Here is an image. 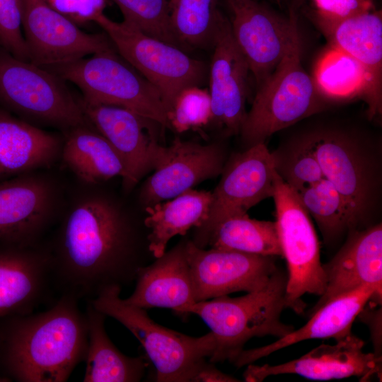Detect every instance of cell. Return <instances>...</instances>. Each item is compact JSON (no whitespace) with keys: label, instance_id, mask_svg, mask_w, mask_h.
Instances as JSON below:
<instances>
[{"label":"cell","instance_id":"6da1fadb","mask_svg":"<svg viewBox=\"0 0 382 382\" xmlns=\"http://www.w3.org/2000/svg\"><path fill=\"white\" fill-rule=\"evenodd\" d=\"M141 237L110 202L98 197L81 201L49 246L54 290L87 301L107 288L129 286L155 258L148 238Z\"/></svg>","mask_w":382,"mask_h":382},{"label":"cell","instance_id":"7a4b0ae2","mask_svg":"<svg viewBox=\"0 0 382 382\" xmlns=\"http://www.w3.org/2000/svg\"><path fill=\"white\" fill-rule=\"evenodd\" d=\"M79 300L62 294L47 310L0 319V368L18 382H64L84 362L88 335Z\"/></svg>","mask_w":382,"mask_h":382},{"label":"cell","instance_id":"3957f363","mask_svg":"<svg viewBox=\"0 0 382 382\" xmlns=\"http://www.w3.org/2000/svg\"><path fill=\"white\" fill-rule=\"evenodd\" d=\"M318 160L324 178L342 197L352 231L374 224L379 208L382 169L379 147L359 134L320 127L299 135Z\"/></svg>","mask_w":382,"mask_h":382},{"label":"cell","instance_id":"277c9868","mask_svg":"<svg viewBox=\"0 0 382 382\" xmlns=\"http://www.w3.org/2000/svg\"><path fill=\"white\" fill-rule=\"evenodd\" d=\"M286 274L278 269L259 290L239 297L224 295L198 301L183 310L181 314H195L211 329L216 347L210 362L233 363L251 338H280L294 330L281 320L286 308Z\"/></svg>","mask_w":382,"mask_h":382},{"label":"cell","instance_id":"5b68a950","mask_svg":"<svg viewBox=\"0 0 382 382\" xmlns=\"http://www.w3.org/2000/svg\"><path fill=\"white\" fill-rule=\"evenodd\" d=\"M286 50L272 74L257 88L239 134L248 147L312 115L318 108V89L301 64V41L294 13Z\"/></svg>","mask_w":382,"mask_h":382},{"label":"cell","instance_id":"8992f818","mask_svg":"<svg viewBox=\"0 0 382 382\" xmlns=\"http://www.w3.org/2000/svg\"><path fill=\"white\" fill-rule=\"evenodd\" d=\"M119 286L103 290L90 301L99 311L127 328L139 341L156 370L158 382H192L216 347L212 332L191 337L154 321L146 309L126 303Z\"/></svg>","mask_w":382,"mask_h":382},{"label":"cell","instance_id":"52a82bcc","mask_svg":"<svg viewBox=\"0 0 382 382\" xmlns=\"http://www.w3.org/2000/svg\"><path fill=\"white\" fill-rule=\"evenodd\" d=\"M43 68L75 84L88 103L122 107L170 127L158 90L115 50Z\"/></svg>","mask_w":382,"mask_h":382},{"label":"cell","instance_id":"ba28073f","mask_svg":"<svg viewBox=\"0 0 382 382\" xmlns=\"http://www.w3.org/2000/svg\"><path fill=\"white\" fill-rule=\"evenodd\" d=\"M64 82L53 72L0 49V105L21 119L67 131L88 124L80 100Z\"/></svg>","mask_w":382,"mask_h":382},{"label":"cell","instance_id":"9c48e42d","mask_svg":"<svg viewBox=\"0 0 382 382\" xmlns=\"http://www.w3.org/2000/svg\"><path fill=\"white\" fill-rule=\"evenodd\" d=\"M95 23L105 31L120 56L158 90L167 115L182 90L204 83L207 65L189 57L182 49L124 21H114L105 13Z\"/></svg>","mask_w":382,"mask_h":382},{"label":"cell","instance_id":"30bf717a","mask_svg":"<svg viewBox=\"0 0 382 382\" xmlns=\"http://www.w3.org/2000/svg\"><path fill=\"white\" fill-rule=\"evenodd\" d=\"M276 227L287 265L286 308L301 314L306 294L321 296L326 286L318 236L297 193L277 175L273 195Z\"/></svg>","mask_w":382,"mask_h":382},{"label":"cell","instance_id":"8fae6325","mask_svg":"<svg viewBox=\"0 0 382 382\" xmlns=\"http://www.w3.org/2000/svg\"><path fill=\"white\" fill-rule=\"evenodd\" d=\"M221 178L212 192V202L206 223L197 228L192 241L204 248L215 227L225 219L247 214L261 201L273 197L277 172L271 151L259 143L234 155L224 165Z\"/></svg>","mask_w":382,"mask_h":382},{"label":"cell","instance_id":"7c38bea8","mask_svg":"<svg viewBox=\"0 0 382 382\" xmlns=\"http://www.w3.org/2000/svg\"><path fill=\"white\" fill-rule=\"evenodd\" d=\"M29 61L45 67L115 50L105 33H87L43 0H21Z\"/></svg>","mask_w":382,"mask_h":382},{"label":"cell","instance_id":"4fadbf2b","mask_svg":"<svg viewBox=\"0 0 382 382\" xmlns=\"http://www.w3.org/2000/svg\"><path fill=\"white\" fill-rule=\"evenodd\" d=\"M186 255L196 302L259 290L278 270L274 257L216 248L206 250L192 241L186 242Z\"/></svg>","mask_w":382,"mask_h":382},{"label":"cell","instance_id":"5bb4252c","mask_svg":"<svg viewBox=\"0 0 382 382\" xmlns=\"http://www.w3.org/2000/svg\"><path fill=\"white\" fill-rule=\"evenodd\" d=\"M49 246L0 242V319L34 312L54 290Z\"/></svg>","mask_w":382,"mask_h":382},{"label":"cell","instance_id":"9a60e30c","mask_svg":"<svg viewBox=\"0 0 382 382\" xmlns=\"http://www.w3.org/2000/svg\"><path fill=\"white\" fill-rule=\"evenodd\" d=\"M364 341L352 333L336 340L335 345L322 344L299 358L277 365L248 364L243 372L247 382H260L269 376L297 374L311 380L328 381L352 376L361 381L381 376L382 357L366 353Z\"/></svg>","mask_w":382,"mask_h":382},{"label":"cell","instance_id":"2e32d148","mask_svg":"<svg viewBox=\"0 0 382 382\" xmlns=\"http://www.w3.org/2000/svg\"><path fill=\"white\" fill-rule=\"evenodd\" d=\"M80 102L89 123L108 141L122 161L126 187L135 185L154 169L163 146L150 131L152 121L122 107Z\"/></svg>","mask_w":382,"mask_h":382},{"label":"cell","instance_id":"e0dca14e","mask_svg":"<svg viewBox=\"0 0 382 382\" xmlns=\"http://www.w3.org/2000/svg\"><path fill=\"white\" fill-rule=\"evenodd\" d=\"M233 39L253 75L256 87L272 74L284 56L291 26L254 0H228Z\"/></svg>","mask_w":382,"mask_h":382},{"label":"cell","instance_id":"ac0fdd59","mask_svg":"<svg viewBox=\"0 0 382 382\" xmlns=\"http://www.w3.org/2000/svg\"><path fill=\"white\" fill-rule=\"evenodd\" d=\"M224 161L225 153L218 144L203 145L177 138L169 146H163L154 173L141 190V199L147 207L173 198L218 176Z\"/></svg>","mask_w":382,"mask_h":382},{"label":"cell","instance_id":"d6986e66","mask_svg":"<svg viewBox=\"0 0 382 382\" xmlns=\"http://www.w3.org/2000/svg\"><path fill=\"white\" fill-rule=\"evenodd\" d=\"M209 69L212 119L229 134H238L244 120L248 65L232 35L231 23L222 16L214 39Z\"/></svg>","mask_w":382,"mask_h":382},{"label":"cell","instance_id":"ffe728a7","mask_svg":"<svg viewBox=\"0 0 382 382\" xmlns=\"http://www.w3.org/2000/svg\"><path fill=\"white\" fill-rule=\"evenodd\" d=\"M54 192L47 180L23 174L0 182V242H40L52 218Z\"/></svg>","mask_w":382,"mask_h":382},{"label":"cell","instance_id":"44dd1931","mask_svg":"<svg viewBox=\"0 0 382 382\" xmlns=\"http://www.w3.org/2000/svg\"><path fill=\"white\" fill-rule=\"evenodd\" d=\"M381 292L374 286L364 285L342 294L311 312L308 321L301 328L267 345L243 349L233 364L240 368L307 340L343 338L352 333L353 322L369 302L381 304Z\"/></svg>","mask_w":382,"mask_h":382},{"label":"cell","instance_id":"7402d4cb","mask_svg":"<svg viewBox=\"0 0 382 382\" xmlns=\"http://www.w3.org/2000/svg\"><path fill=\"white\" fill-rule=\"evenodd\" d=\"M326 286L311 312L330 299L364 285L382 291V226L350 231L334 257L323 265Z\"/></svg>","mask_w":382,"mask_h":382},{"label":"cell","instance_id":"603a6c76","mask_svg":"<svg viewBox=\"0 0 382 382\" xmlns=\"http://www.w3.org/2000/svg\"><path fill=\"white\" fill-rule=\"evenodd\" d=\"M186 242H180L156 260L141 267L134 291L124 301L144 309L171 308L179 314L196 303L186 255Z\"/></svg>","mask_w":382,"mask_h":382},{"label":"cell","instance_id":"cb8c5ba5","mask_svg":"<svg viewBox=\"0 0 382 382\" xmlns=\"http://www.w3.org/2000/svg\"><path fill=\"white\" fill-rule=\"evenodd\" d=\"M62 147L58 136L0 108V182L50 166Z\"/></svg>","mask_w":382,"mask_h":382},{"label":"cell","instance_id":"d4e9b609","mask_svg":"<svg viewBox=\"0 0 382 382\" xmlns=\"http://www.w3.org/2000/svg\"><path fill=\"white\" fill-rule=\"evenodd\" d=\"M334 46L348 54L364 67L367 86L363 96L370 116L381 112L382 18L369 11L342 21L325 30Z\"/></svg>","mask_w":382,"mask_h":382},{"label":"cell","instance_id":"484cf974","mask_svg":"<svg viewBox=\"0 0 382 382\" xmlns=\"http://www.w3.org/2000/svg\"><path fill=\"white\" fill-rule=\"evenodd\" d=\"M212 192L190 189L179 195L146 207L144 219L149 232V248L155 258L165 252L170 240L185 236L192 228H199L207 221Z\"/></svg>","mask_w":382,"mask_h":382},{"label":"cell","instance_id":"4316f807","mask_svg":"<svg viewBox=\"0 0 382 382\" xmlns=\"http://www.w3.org/2000/svg\"><path fill=\"white\" fill-rule=\"evenodd\" d=\"M88 345L83 382H138L145 375L149 360L143 356L129 357L109 338L106 316L86 301Z\"/></svg>","mask_w":382,"mask_h":382},{"label":"cell","instance_id":"83f0119b","mask_svg":"<svg viewBox=\"0 0 382 382\" xmlns=\"http://www.w3.org/2000/svg\"><path fill=\"white\" fill-rule=\"evenodd\" d=\"M86 124L68 130L61 154L64 162L81 180L98 183L114 177L126 178L120 157L108 141Z\"/></svg>","mask_w":382,"mask_h":382},{"label":"cell","instance_id":"f1b7e54d","mask_svg":"<svg viewBox=\"0 0 382 382\" xmlns=\"http://www.w3.org/2000/svg\"><path fill=\"white\" fill-rule=\"evenodd\" d=\"M212 248L238 250L264 256H282L275 221H260L248 214L228 218L209 236Z\"/></svg>","mask_w":382,"mask_h":382},{"label":"cell","instance_id":"f546056e","mask_svg":"<svg viewBox=\"0 0 382 382\" xmlns=\"http://www.w3.org/2000/svg\"><path fill=\"white\" fill-rule=\"evenodd\" d=\"M170 25L181 48L213 46L222 16L215 0H169Z\"/></svg>","mask_w":382,"mask_h":382},{"label":"cell","instance_id":"4dcf8cb0","mask_svg":"<svg viewBox=\"0 0 382 382\" xmlns=\"http://www.w3.org/2000/svg\"><path fill=\"white\" fill-rule=\"evenodd\" d=\"M296 193L316 221L326 244L335 243L352 231L345 202L328 179L323 178Z\"/></svg>","mask_w":382,"mask_h":382},{"label":"cell","instance_id":"1f68e13d","mask_svg":"<svg viewBox=\"0 0 382 382\" xmlns=\"http://www.w3.org/2000/svg\"><path fill=\"white\" fill-rule=\"evenodd\" d=\"M313 81L319 92L335 98L363 96L368 82L361 64L334 46L318 61Z\"/></svg>","mask_w":382,"mask_h":382},{"label":"cell","instance_id":"d6a6232c","mask_svg":"<svg viewBox=\"0 0 382 382\" xmlns=\"http://www.w3.org/2000/svg\"><path fill=\"white\" fill-rule=\"evenodd\" d=\"M271 154L277 175L296 192L324 178L318 160L299 136Z\"/></svg>","mask_w":382,"mask_h":382},{"label":"cell","instance_id":"836d02e7","mask_svg":"<svg viewBox=\"0 0 382 382\" xmlns=\"http://www.w3.org/2000/svg\"><path fill=\"white\" fill-rule=\"evenodd\" d=\"M120 9L124 22L145 34L181 47L170 25L169 0H112Z\"/></svg>","mask_w":382,"mask_h":382},{"label":"cell","instance_id":"e575fe53","mask_svg":"<svg viewBox=\"0 0 382 382\" xmlns=\"http://www.w3.org/2000/svg\"><path fill=\"white\" fill-rule=\"evenodd\" d=\"M212 119L209 90L197 86L182 90L168 113L169 127L180 133L202 127Z\"/></svg>","mask_w":382,"mask_h":382},{"label":"cell","instance_id":"d590c367","mask_svg":"<svg viewBox=\"0 0 382 382\" xmlns=\"http://www.w3.org/2000/svg\"><path fill=\"white\" fill-rule=\"evenodd\" d=\"M22 18L21 0H0V45L15 57L29 61Z\"/></svg>","mask_w":382,"mask_h":382},{"label":"cell","instance_id":"8d00e7d4","mask_svg":"<svg viewBox=\"0 0 382 382\" xmlns=\"http://www.w3.org/2000/svg\"><path fill=\"white\" fill-rule=\"evenodd\" d=\"M323 30L371 10V0H314Z\"/></svg>","mask_w":382,"mask_h":382},{"label":"cell","instance_id":"74e56055","mask_svg":"<svg viewBox=\"0 0 382 382\" xmlns=\"http://www.w3.org/2000/svg\"><path fill=\"white\" fill-rule=\"evenodd\" d=\"M76 25L96 22L104 14L108 0H44Z\"/></svg>","mask_w":382,"mask_h":382},{"label":"cell","instance_id":"f35d334b","mask_svg":"<svg viewBox=\"0 0 382 382\" xmlns=\"http://www.w3.org/2000/svg\"><path fill=\"white\" fill-rule=\"evenodd\" d=\"M238 378L218 369L212 362H206L195 376L192 382H238Z\"/></svg>","mask_w":382,"mask_h":382},{"label":"cell","instance_id":"ab89813d","mask_svg":"<svg viewBox=\"0 0 382 382\" xmlns=\"http://www.w3.org/2000/svg\"><path fill=\"white\" fill-rule=\"evenodd\" d=\"M371 303V302H370ZM371 309L369 310V312H364L365 316L364 321L369 323V328H371V335L373 342L375 345V352L374 353L377 355H381V353L378 350H381V335L379 334V330H381V310H375L374 309V303H371Z\"/></svg>","mask_w":382,"mask_h":382},{"label":"cell","instance_id":"60d3db41","mask_svg":"<svg viewBox=\"0 0 382 382\" xmlns=\"http://www.w3.org/2000/svg\"><path fill=\"white\" fill-rule=\"evenodd\" d=\"M44 1V0H43Z\"/></svg>","mask_w":382,"mask_h":382}]
</instances>
